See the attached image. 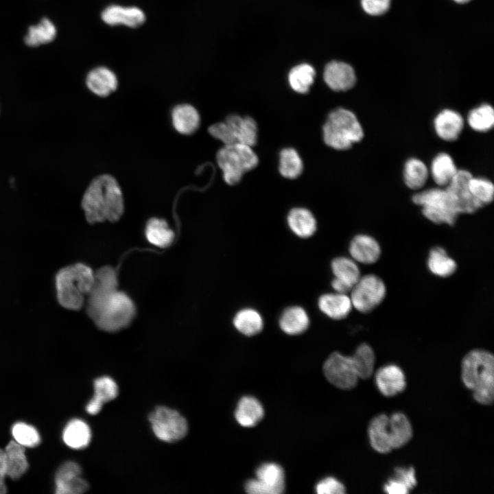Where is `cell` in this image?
<instances>
[{
    "label": "cell",
    "mask_w": 494,
    "mask_h": 494,
    "mask_svg": "<svg viewBox=\"0 0 494 494\" xmlns=\"http://www.w3.org/2000/svg\"><path fill=\"white\" fill-rule=\"evenodd\" d=\"M118 386L113 379L102 376L94 381V395L86 405V411L91 415L98 414L103 405L115 399L118 395Z\"/></svg>",
    "instance_id": "cell-23"
},
{
    "label": "cell",
    "mask_w": 494,
    "mask_h": 494,
    "mask_svg": "<svg viewBox=\"0 0 494 494\" xmlns=\"http://www.w3.org/2000/svg\"><path fill=\"white\" fill-rule=\"evenodd\" d=\"M427 265L431 273L442 278L451 276L457 269L456 261L440 246L434 247L430 250Z\"/></svg>",
    "instance_id": "cell-34"
},
{
    "label": "cell",
    "mask_w": 494,
    "mask_h": 494,
    "mask_svg": "<svg viewBox=\"0 0 494 494\" xmlns=\"http://www.w3.org/2000/svg\"><path fill=\"white\" fill-rule=\"evenodd\" d=\"M472 176L467 170H458L451 181L445 187L446 191L456 203L460 213H473L483 207L469 191L468 184Z\"/></svg>",
    "instance_id": "cell-14"
},
{
    "label": "cell",
    "mask_w": 494,
    "mask_h": 494,
    "mask_svg": "<svg viewBox=\"0 0 494 494\" xmlns=\"http://www.w3.org/2000/svg\"><path fill=\"white\" fill-rule=\"evenodd\" d=\"M62 438L69 447L80 449L86 447L91 439V432L88 424L79 419L71 420L65 426Z\"/></svg>",
    "instance_id": "cell-32"
},
{
    "label": "cell",
    "mask_w": 494,
    "mask_h": 494,
    "mask_svg": "<svg viewBox=\"0 0 494 494\" xmlns=\"http://www.w3.org/2000/svg\"><path fill=\"white\" fill-rule=\"evenodd\" d=\"M384 491L390 494H406L410 492L403 484L395 478L388 480L384 484Z\"/></svg>",
    "instance_id": "cell-48"
},
{
    "label": "cell",
    "mask_w": 494,
    "mask_h": 494,
    "mask_svg": "<svg viewBox=\"0 0 494 494\" xmlns=\"http://www.w3.org/2000/svg\"><path fill=\"white\" fill-rule=\"evenodd\" d=\"M224 122L233 144L241 143L250 147L257 144L258 128L253 118L231 114L226 117Z\"/></svg>",
    "instance_id": "cell-16"
},
{
    "label": "cell",
    "mask_w": 494,
    "mask_h": 494,
    "mask_svg": "<svg viewBox=\"0 0 494 494\" xmlns=\"http://www.w3.org/2000/svg\"><path fill=\"white\" fill-rule=\"evenodd\" d=\"M375 379L378 390L386 397L395 396L402 392L406 387L405 374L395 364H388L379 368L375 373Z\"/></svg>",
    "instance_id": "cell-18"
},
{
    "label": "cell",
    "mask_w": 494,
    "mask_h": 494,
    "mask_svg": "<svg viewBox=\"0 0 494 494\" xmlns=\"http://www.w3.org/2000/svg\"><path fill=\"white\" fill-rule=\"evenodd\" d=\"M318 307L324 315L335 320L346 318L353 309L348 294L336 292L322 294L318 300Z\"/></svg>",
    "instance_id": "cell-21"
},
{
    "label": "cell",
    "mask_w": 494,
    "mask_h": 494,
    "mask_svg": "<svg viewBox=\"0 0 494 494\" xmlns=\"http://www.w3.org/2000/svg\"><path fill=\"white\" fill-rule=\"evenodd\" d=\"M333 278L331 282L334 292L349 294L361 277L357 263L351 257H338L331 263Z\"/></svg>",
    "instance_id": "cell-13"
},
{
    "label": "cell",
    "mask_w": 494,
    "mask_h": 494,
    "mask_svg": "<svg viewBox=\"0 0 494 494\" xmlns=\"http://www.w3.org/2000/svg\"><path fill=\"white\" fill-rule=\"evenodd\" d=\"M263 414L264 410L261 403L255 397L246 396L239 401L235 417L240 425L250 427L260 421Z\"/></svg>",
    "instance_id": "cell-29"
},
{
    "label": "cell",
    "mask_w": 494,
    "mask_h": 494,
    "mask_svg": "<svg viewBox=\"0 0 494 494\" xmlns=\"http://www.w3.org/2000/svg\"><path fill=\"white\" fill-rule=\"evenodd\" d=\"M94 282V273L88 266L78 263L60 269L56 275L58 303L70 310H78L84 305Z\"/></svg>",
    "instance_id": "cell-3"
},
{
    "label": "cell",
    "mask_w": 494,
    "mask_h": 494,
    "mask_svg": "<svg viewBox=\"0 0 494 494\" xmlns=\"http://www.w3.org/2000/svg\"><path fill=\"white\" fill-rule=\"evenodd\" d=\"M56 27L49 19H43L38 24L30 26L25 37V43L30 47H38L54 40Z\"/></svg>",
    "instance_id": "cell-37"
},
{
    "label": "cell",
    "mask_w": 494,
    "mask_h": 494,
    "mask_svg": "<svg viewBox=\"0 0 494 494\" xmlns=\"http://www.w3.org/2000/svg\"><path fill=\"white\" fill-rule=\"evenodd\" d=\"M468 186L471 195L483 207L490 204L493 200L494 186L491 181L472 176L469 181Z\"/></svg>",
    "instance_id": "cell-44"
},
{
    "label": "cell",
    "mask_w": 494,
    "mask_h": 494,
    "mask_svg": "<svg viewBox=\"0 0 494 494\" xmlns=\"http://www.w3.org/2000/svg\"><path fill=\"white\" fill-rule=\"evenodd\" d=\"M117 274L113 268L104 266L94 274V282L87 296L86 305L87 314L91 319L110 295L117 290Z\"/></svg>",
    "instance_id": "cell-11"
},
{
    "label": "cell",
    "mask_w": 494,
    "mask_h": 494,
    "mask_svg": "<svg viewBox=\"0 0 494 494\" xmlns=\"http://www.w3.org/2000/svg\"><path fill=\"white\" fill-rule=\"evenodd\" d=\"M315 491L318 494H342L345 487L336 478L327 477L316 484Z\"/></svg>",
    "instance_id": "cell-45"
},
{
    "label": "cell",
    "mask_w": 494,
    "mask_h": 494,
    "mask_svg": "<svg viewBox=\"0 0 494 494\" xmlns=\"http://www.w3.org/2000/svg\"><path fill=\"white\" fill-rule=\"evenodd\" d=\"M7 475V466L4 450L0 449V494L6 493L5 478Z\"/></svg>",
    "instance_id": "cell-49"
},
{
    "label": "cell",
    "mask_w": 494,
    "mask_h": 494,
    "mask_svg": "<svg viewBox=\"0 0 494 494\" xmlns=\"http://www.w3.org/2000/svg\"><path fill=\"white\" fill-rule=\"evenodd\" d=\"M414 204L422 207L423 215L433 223L454 225L460 214L445 189L433 188L412 196Z\"/></svg>",
    "instance_id": "cell-7"
},
{
    "label": "cell",
    "mask_w": 494,
    "mask_h": 494,
    "mask_svg": "<svg viewBox=\"0 0 494 494\" xmlns=\"http://www.w3.org/2000/svg\"><path fill=\"white\" fill-rule=\"evenodd\" d=\"M388 425L393 449L402 447L411 440L412 427L403 413L395 412L389 416Z\"/></svg>",
    "instance_id": "cell-33"
},
{
    "label": "cell",
    "mask_w": 494,
    "mask_h": 494,
    "mask_svg": "<svg viewBox=\"0 0 494 494\" xmlns=\"http://www.w3.org/2000/svg\"><path fill=\"white\" fill-rule=\"evenodd\" d=\"M235 328L246 336L259 333L263 328L264 322L261 314L252 307L242 308L235 314L233 319Z\"/></svg>",
    "instance_id": "cell-30"
},
{
    "label": "cell",
    "mask_w": 494,
    "mask_h": 494,
    "mask_svg": "<svg viewBox=\"0 0 494 494\" xmlns=\"http://www.w3.org/2000/svg\"><path fill=\"white\" fill-rule=\"evenodd\" d=\"M349 293L353 308L361 313H369L385 298L386 287L380 277L367 274L360 277Z\"/></svg>",
    "instance_id": "cell-8"
},
{
    "label": "cell",
    "mask_w": 494,
    "mask_h": 494,
    "mask_svg": "<svg viewBox=\"0 0 494 494\" xmlns=\"http://www.w3.org/2000/svg\"><path fill=\"white\" fill-rule=\"evenodd\" d=\"M250 147L241 143L224 145L216 154V161L222 169L223 178L229 185L239 183L243 175L258 165L259 159Z\"/></svg>",
    "instance_id": "cell-5"
},
{
    "label": "cell",
    "mask_w": 494,
    "mask_h": 494,
    "mask_svg": "<svg viewBox=\"0 0 494 494\" xmlns=\"http://www.w3.org/2000/svg\"><path fill=\"white\" fill-rule=\"evenodd\" d=\"M403 178L405 185L410 189H420L428 178V170L425 164L417 158L408 159L404 165Z\"/></svg>",
    "instance_id": "cell-40"
},
{
    "label": "cell",
    "mask_w": 494,
    "mask_h": 494,
    "mask_svg": "<svg viewBox=\"0 0 494 494\" xmlns=\"http://www.w3.org/2000/svg\"><path fill=\"white\" fill-rule=\"evenodd\" d=\"M82 469L78 464L68 461L62 464L55 475L56 494H80L89 489L88 482L81 477Z\"/></svg>",
    "instance_id": "cell-15"
},
{
    "label": "cell",
    "mask_w": 494,
    "mask_h": 494,
    "mask_svg": "<svg viewBox=\"0 0 494 494\" xmlns=\"http://www.w3.org/2000/svg\"><path fill=\"white\" fill-rule=\"evenodd\" d=\"M361 5L368 14L379 16L388 10L390 0H361Z\"/></svg>",
    "instance_id": "cell-46"
},
{
    "label": "cell",
    "mask_w": 494,
    "mask_h": 494,
    "mask_svg": "<svg viewBox=\"0 0 494 494\" xmlns=\"http://www.w3.org/2000/svg\"><path fill=\"white\" fill-rule=\"evenodd\" d=\"M322 133L325 143L337 150H346L364 137V130L355 115L343 108L329 114Z\"/></svg>",
    "instance_id": "cell-4"
},
{
    "label": "cell",
    "mask_w": 494,
    "mask_h": 494,
    "mask_svg": "<svg viewBox=\"0 0 494 494\" xmlns=\"http://www.w3.org/2000/svg\"><path fill=\"white\" fill-rule=\"evenodd\" d=\"M12 435L14 440L24 447H36L40 441L36 429L24 422H17L12 425Z\"/></svg>",
    "instance_id": "cell-43"
},
{
    "label": "cell",
    "mask_w": 494,
    "mask_h": 494,
    "mask_svg": "<svg viewBox=\"0 0 494 494\" xmlns=\"http://www.w3.org/2000/svg\"><path fill=\"white\" fill-rule=\"evenodd\" d=\"M324 374L327 380L337 388L349 390L354 388L359 380L351 356L333 352L325 361Z\"/></svg>",
    "instance_id": "cell-10"
},
{
    "label": "cell",
    "mask_w": 494,
    "mask_h": 494,
    "mask_svg": "<svg viewBox=\"0 0 494 494\" xmlns=\"http://www.w3.org/2000/svg\"><path fill=\"white\" fill-rule=\"evenodd\" d=\"M279 169L281 176L288 179H295L302 174L303 161L295 149L287 148L281 151Z\"/></svg>",
    "instance_id": "cell-41"
},
{
    "label": "cell",
    "mask_w": 494,
    "mask_h": 494,
    "mask_svg": "<svg viewBox=\"0 0 494 494\" xmlns=\"http://www.w3.org/2000/svg\"><path fill=\"white\" fill-rule=\"evenodd\" d=\"M256 478L250 480L247 490L250 494H279L285 488L283 469L272 462L265 463L256 470Z\"/></svg>",
    "instance_id": "cell-12"
},
{
    "label": "cell",
    "mask_w": 494,
    "mask_h": 494,
    "mask_svg": "<svg viewBox=\"0 0 494 494\" xmlns=\"http://www.w3.org/2000/svg\"><path fill=\"white\" fill-rule=\"evenodd\" d=\"M135 314V306L124 292L115 291L102 305L92 320L102 330L113 332L126 327Z\"/></svg>",
    "instance_id": "cell-6"
},
{
    "label": "cell",
    "mask_w": 494,
    "mask_h": 494,
    "mask_svg": "<svg viewBox=\"0 0 494 494\" xmlns=\"http://www.w3.org/2000/svg\"><path fill=\"white\" fill-rule=\"evenodd\" d=\"M351 357L359 378H370L375 364V355L372 347L366 343H362L357 346Z\"/></svg>",
    "instance_id": "cell-38"
},
{
    "label": "cell",
    "mask_w": 494,
    "mask_h": 494,
    "mask_svg": "<svg viewBox=\"0 0 494 494\" xmlns=\"http://www.w3.org/2000/svg\"><path fill=\"white\" fill-rule=\"evenodd\" d=\"M82 207L89 223L116 222L124 210L121 188L109 174L95 177L84 191Z\"/></svg>",
    "instance_id": "cell-1"
},
{
    "label": "cell",
    "mask_w": 494,
    "mask_h": 494,
    "mask_svg": "<svg viewBox=\"0 0 494 494\" xmlns=\"http://www.w3.org/2000/svg\"><path fill=\"white\" fill-rule=\"evenodd\" d=\"M453 1H454L455 2H456L458 3H466L469 1H470L471 0H453Z\"/></svg>",
    "instance_id": "cell-50"
},
{
    "label": "cell",
    "mask_w": 494,
    "mask_h": 494,
    "mask_svg": "<svg viewBox=\"0 0 494 494\" xmlns=\"http://www.w3.org/2000/svg\"><path fill=\"white\" fill-rule=\"evenodd\" d=\"M324 80L335 91H345L352 89L356 82L353 67L344 62L332 61L324 70Z\"/></svg>",
    "instance_id": "cell-19"
},
{
    "label": "cell",
    "mask_w": 494,
    "mask_h": 494,
    "mask_svg": "<svg viewBox=\"0 0 494 494\" xmlns=\"http://www.w3.org/2000/svg\"><path fill=\"white\" fill-rule=\"evenodd\" d=\"M394 478L403 484L409 489V491L414 489L417 484L415 477V471L412 467L408 469L396 467L395 469Z\"/></svg>",
    "instance_id": "cell-47"
},
{
    "label": "cell",
    "mask_w": 494,
    "mask_h": 494,
    "mask_svg": "<svg viewBox=\"0 0 494 494\" xmlns=\"http://www.w3.org/2000/svg\"><path fill=\"white\" fill-rule=\"evenodd\" d=\"M4 453L7 475L12 480L20 478L28 468L24 447L15 440H11L7 445Z\"/></svg>",
    "instance_id": "cell-31"
},
{
    "label": "cell",
    "mask_w": 494,
    "mask_h": 494,
    "mask_svg": "<svg viewBox=\"0 0 494 494\" xmlns=\"http://www.w3.org/2000/svg\"><path fill=\"white\" fill-rule=\"evenodd\" d=\"M437 135L443 140L452 142L457 140L464 127V119L457 112L445 109L439 113L434 121Z\"/></svg>",
    "instance_id": "cell-22"
},
{
    "label": "cell",
    "mask_w": 494,
    "mask_h": 494,
    "mask_svg": "<svg viewBox=\"0 0 494 494\" xmlns=\"http://www.w3.org/2000/svg\"><path fill=\"white\" fill-rule=\"evenodd\" d=\"M174 128L182 134H191L200 126V118L198 110L191 105L183 104L176 106L172 111Z\"/></svg>",
    "instance_id": "cell-28"
},
{
    "label": "cell",
    "mask_w": 494,
    "mask_h": 494,
    "mask_svg": "<svg viewBox=\"0 0 494 494\" xmlns=\"http://www.w3.org/2000/svg\"><path fill=\"white\" fill-rule=\"evenodd\" d=\"M467 121L474 130L487 132L494 125V110L489 104H482L470 111Z\"/></svg>",
    "instance_id": "cell-42"
},
{
    "label": "cell",
    "mask_w": 494,
    "mask_h": 494,
    "mask_svg": "<svg viewBox=\"0 0 494 494\" xmlns=\"http://www.w3.org/2000/svg\"><path fill=\"white\" fill-rule=\"evenodd\" d=\"M458 170L452 158L447 153L438 154L432 162V178L436 184L440 187H446Z\"/></svg>",
    "instance_id": "cell-36"
},
{
    "label": "cell",
    "mask_w": 494,
    "mask_h": 494,
    "mask_svg": "<svg viewBox=\"0 0 494 494\" xmlns=\"http://www.w3.org/2000/svg\"><path fill=\"white\" fill-rule=\"evenodd\" d=\"M287 222L291 231L303 239L313 236L317 229L314 215L309 209L303 207L292 209L287 214Z\"/></svg>",
    "instance_id": "cell-27"
},
{
    "label": "cell",
    "mask_w": 494,
    "mask_h": 494,
    "mask_svg": "<svg viewBox=\"0 0 494 494\" xmlns=\"http://www.w3.org/2000/svg\"><path fill=\"white\" fill-rule=\"evenodd\" d=\"M349 252L350 257L357 263L369 265L379 260L381 250L379 244L373 237L359 234L351 240Z\"/></svg>",
    "instance_id": "cell-20"
},
{
    "label": "cell",
    "mask_w": 494,
    "mask_h": 494,
    "mask_svg": "<svg viewBox=\"0 0 494 494\" xmlns=\"http://www.w3.org/2000/svg\"><path fill=\"white\" fill-rule=\"evenodd\" d=\"M310 319L307 311L301 306L292 305L285 308L279 318L282 331L290 336L304 333L308 329Z\"/></svg>",
    "instance_id": "cell-24"
},
{
    "label": "cell",
    "mask_w": 494,
    "mask_h": 494,
    "mask_svg": "<svg viewBox=\"0 0 494 494\" xmlns=\"http://www.w3.org/2000/svg\"><path fill=\"white\" fill-rule=\"evenodd\" d=\"M149 421L155 436L164 442H176L187 433L188 425L184 416L165 406L155 408L150 413Z\"/></svg>",
    "instance_id": "cell-9"
},
{
    "label": "cell",
    "mask_w": 494,
    "mask_h": 494,
    "mask_svg": "<svg viewBox=\"0 0 494 494\" xmlns=\"http://www.w3.org/2000/svg\"><path fill=\"white\" fill-rule=\"evenodd\" d=\"M101 17L108 25H123L132 28L138 27L145 21L143 11L135 6L111 5L102 11Z\"/></svg>",
    "instance_id": "cell-17"
},
{
    "label": "cell",
    "mask_w": 494,
    "mask_h": 494,
    "mask_svg": "<svg viewBox=\"0 0 494 494\" xmlns=\"http://www.w3.org/2000/svg\"><path fill=\"white\" fill-rule=\"evenodd\" d=\"M389 416L381 414L375 416L368 427L369 441L373 449L380 454H388L393 449L391 444Z\"/></svg>",
    "instance_id": "cell-25"
},
{
    "label": "cell",
    "mask_w": 494,
    "mask_h": 494,
    "mask_svg": "<svg viewBox=\"0 0 494 494\" xmlns=\"http://www.w3.org/2000/svg\"><path fill=\"white\" fill-rule=\"evenodd\" d=\"M316 76L313 67L308 64H301L291 69L288 74L290 87L296 93H307Z\"/></svg>",
    "instance_id": "cell-39"
},
{
    "label": "cell",
    "mask_w": 494,
    "mask_h": 494,
    "mask_svg": "<svg viewBox=\"0 0 494 494\" xmlns=\"http://www.w3.org/2000/svg\"><path fill=\"white\" fill-rule=\"evenodd\" d=\"M86 84L93 93L104 97L117 89L118 80L115 73L110 69L105 67H98L88 73Z\"/></svg>",
    "instance_id": "cell-26"
},
{
    "label": "cell",
    "mask_w": 494,
    "mask_h": 494,
    "mask_svg": "<svg viewBox=\"0 0 494 494\" xmlns=\"http://www.w3.org/2000/svg\"><path fill=\"white\" fill-rule=\"evenodd\" d=\"M461 377L480 404L490 405L494 399V357L486 350L468 352L461 363Z\"/></svg>",
    "instance_id": "cell-2"
},
{
    "label": "cell",
    "mask_w": 494,
    "mask_h": 494,
    "mask_svg": "<svg viewBox=\"0 0 494 494\" xmlns=\"http://www.w3.org/2000/svg\"><path fill=\"white\" fill-rule=\"evenodd\" d=\"M148 242L160 248H166L172 244L174 233L167 222L161 218L153 217L148 220L145 230Z\"/></svg>",
    "instance_id": "cell-35"
}]
</instances>
